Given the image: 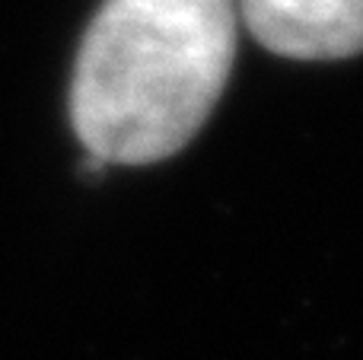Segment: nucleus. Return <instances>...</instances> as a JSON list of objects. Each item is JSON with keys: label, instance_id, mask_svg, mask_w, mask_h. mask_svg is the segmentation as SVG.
<instances>
[{"label": "nucleus", "instance_id": "nucleus-2", "mask_svg": "<svg viewBox=\"0 0 363 360\" xmlns=\"http://www.w3.org/2000/svg\"><path fill=\"white\" fill-rule=\"evenodd\" d=\"M236 16L284 57L325 61L363 51V0H239Z\"/></svg>", "mask_w": 363, "mask_h": 360}, {"label": "nucleus", "instance_id": "nucleus-1", "mask_svg": "<svg viewBox=\"0 0 363 360\" xmlns=\"http://www.w3.org/2000/svg\"><path fill=\"white\" fill-rule=\"evenodd\" d=\"M236 23L233 0H106L70 86L89 159L144 166L179 153L226 86Z\"/></svg>", "mask_w": 363, "mask_h": 360}]
</instances>
